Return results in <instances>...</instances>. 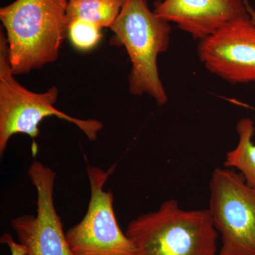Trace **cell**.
<instances>
[{
    "label": "cell",
    "mask_w": 255,
    "mask_h": 255,
    "mask_svg": "<svg viewBox=\"0 0 255 255\" xmlns=\"http://www.w3.org/2000/svg\"><path fill=\"white\" fill-rule=\"evenodd\" d=\"M1 244H4L9 248L11 255H26V248L20 243L13 239L12 236L9 233H3L0 238Z\"/></svg>",
    "instance_id": "4fadbf2b"
},
{
    "label": "cell",
    "mask_w": 255,
    "mask_h": 255,
    "mask_svg": "<svg viewBox=\"0 0 255 255\" xmlns=\"http://www.w3.org/2000/svg\"><path fill=\"white\" fill-rule=\"evenodd\" d=\"M28 176L36 191V215H21L11 221L18 243L26 247V255H73L55 209L56 173L34 160Z\"/></svg>",
    "instance_id": "52a82bcc"
},
{
    "label": "cell",
    "mask_w": 255,
    "mask_h": 255,
    "mask_svg": "<svg viewBox=\"0 0 255 255\" xmlns=\"http://www.w3.org/2000/svg\"><path fill=\"white\" fill-rule=\"evenodd\" d=\"M239 136L237 146L226 155L225 167L238 170L250 187L255 189V144L254 121L243 118L236 125Z\"/></svg>",
    "instance_id": "30bf717a"
},
{
    "label": "cell",
    "mask_w": 255,
    "mask_h": 255,
    "mask_svg": "<svg viewBox=\"0 0 255 255\" xmlns=\"http://www.w3.org/2000/svg\"><path fill=\"white\" fill-rule=\"evenodd\" d=\"M69 1H82V0H69Z\"/></svg>",
    "instance_id": "9a60e30c"
},
{
    "label": "cell",
    "mask_w": 255,
    "mask_h": 255,
    "mask_svg": "<svg viewBox=\"0 0 255 255\" xmlns=\"http://www.w3.org/2000/svg\"><path fill=\"white\" fill-rule=\"evenodd\" d=\"M115 165L107 171L88 166L90 202L80 223L65 233L73 255H135V247L119 226L114 194L105 186Z\"/></svg>",
    "instance_id": "8992f818"
},
{
    "label": "cell",
    "mask_w": 255,
    "mask_h": 255,
    "mask_svg": "<svg viewBox=\"0 0 255 255\" xmlns=\"http://www.w3.org/2000/svg\"><path fill=\"white\" fill-rule=\"evenodd\" d=\"M111 30L113 46L125 47L132 63L128 76L131 95H146L159 106L168 101L159 78L157 58L168 48L171 28L168 21L151 11L147 0H125Z\"/></svg>",
    "instance_id": "3957f363"
},
{
    "label": "cell",
    "mask_w": 255,
    "mask_h": 255,
    "mask_svg": "<svg viewBox=\"0 0 255 255\" xmlns=\"http://www.w3.org/2000/svg\"><path fill=\"white\" fill-rule=\"evenodd\" d=\"M198 53L206 68L223 80L255 83V23L250 14L201 40Z\"/></svg>",
    "instance_id": "ba28073f"
},
{
    "label": "cell",
    "mask_w": 255,
    "mask_h": 255,
    "mask_svg": "<svg viewBox=\"0 0 255 255\" xmlns=\"http://www.w3.org/2000/svg\"><path fill=\"white\" fill-rule=\"evenodd\" d=\"M162 1V0H157V1Z\"/></svg>",
    "instance_id": "2e32d148"
},
{
    "label": "cell",
    "mask_w": 255,
    "mask_h": 255,
    "mask_svg": "<svg viewBox=\"0 0 255 255\" xmlns=\"http://www.w3.org/2000/svg\"><path fill=\"white\" fill-rule=\"evenodd\" d=\"M68 0H16L0 9L14 75L55 63L68 34Z\"/></svg>",
    "instance_id": "6da1fadb"
},
{
    "label": "cell",
    "mask_w": 255,
    "mask_h": 255,
    "mask_svg": "<svg viewBox=\"0 0 255 255\" xmlns=\"http://www.w3.org/2000/svg\"><path fill=\"white\" fill-rule=\"evenodd\" d=\"M245 2H246L247 10H248V12L249 13L250 16H251L252 21L255 23V10L252 7L248 0H245Z\"/></svg>",
    "instance_id": "5bb4252c"
},
{
    "label": "cell",
    "mask_w": 255,
    "mask_h": 255,
    "mask_svg": "<svg viewBox=\"0 0 255 255\" xmlns=\"http://www.w3.org/2000/svg\"><path fill=\"white\" fill-rule=\"evenodd\" d=\"M209 189V209L222 243L217 255H255V189L226 167L214 169Z\"/></svg>",
    "instance_id": "5b68a950"
},
{
    "label": "cell",
    "mask_w": 255,
    "mask_h": 255,
    "mask_svg": "<svg viewBox=\"0 0 255 255\" xmlns=\"http://www.w3.org/2000/svg\"><path fill=\"white\" fill-rule=\"evenodd\" d=\"M126 234L135 255H217L219 232L209 209L185 210L170 199L139 216Z\"/></svg>",
    "instance_id": "7a4b0ae2"
},
{
    "label": "cell",
    "mask_w": 255,
    "mask_h": 255,
    "mask_svg": "<svg viewBox=\"0 0 255 255\" xmlns=\"http://www.w3.org/2000/svg\"><path fill=\"white\" fill-rule=\"evenodd\" d=\"M153 11L200 41L249 14L245 0H162L156 1Z\"/></svg>",
    "instance_id": "9c48e42d"
},
{
    "label": "cell",
    "mask_w": 255,
    "mask_h": 255,
    "mask_svg": "<svg viewBox=\"0 0 255 255\" xmlns=\"http://www.w3.org/2000/svg\"><path fill=\"white\" fill-rule=\"evenodd\" d=\"M59 90L52 86L43 93H36L20 85L11 70L6 34L0 31V155L10 138L18 133L32 139L38 136L39 124L47 117H55L76 126L91 141L97 139L104 124L97 119H80L57 110L55 104Z\"/></svg>",
    "instance_id": "277c9868"
},
{
    "label": "cell",
    "mask_w": 255,
    "mask_h": 255,
    "mask_svg": "<svg viewBox=\"0 0 255 255\" xmlns=\"http://www.w3.org/2000/svg\"><path fill=\"white\" fill-rule=\"evenodd\" d=\"M124 2L125 0L69 1L67 16L69 21L82 18L101 28H111L120 14Z\"/></svg>",
    "instance_id": "8fae6325"
},
{
    "label": "cell",
    "mask_w": 255,
    "mask_h": 255,
    "mask_svg": "<svg viewBox=\"0 0 255 255\" xmlns=\"http://www.w3.org/2000/svg\"><path fill=\"white\" fill-rule=\"evenodd\" d=\"M102 28L91 21L76 18L69 21L68 35L77 49L89 50L95 48L100 42Z\"/></svg>",
    "instance_id": "7c38bea8"
}]
</instances>
